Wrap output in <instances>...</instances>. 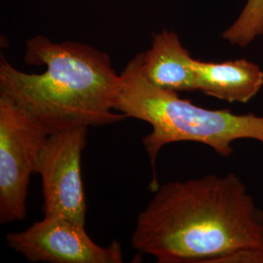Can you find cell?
<instances>
[{
  "label": "cell",
  "mask_w": 263,
  "mask_h": 263,
  "mask_svg": "<svg viewBox=\"0 0 263 263\" xmlns=\"http://www.w3.org/2000/svg\"><path fill=\"white\" fill-rule=\"evenodd\" d=\"M197 91L228 103L247 104L263 87V70L256 64L240 59L222 63L194 59Z\"/></svg>",
  "instance_id": "cell-8"
},
{
  "label": "cell",
  "mask_w": 263,
  "mask_h": 263,
  "mask_svg": "<svg viewBox=\"0 0 263 263\" xmlns=\"http://www.w3.org/2000/svg\"><path fill=\"white\" fill-rule=\"evenodd\" d=\"M132 246L159 263H212L263 249V211L233 173L170 181L137 217Z\"/></svg>",
  "instance_id": "cell-1"
},
{
  "label": "cell",
  "mask_w": 263,
  "mask_h": 263,
  "mask_svg": "<svg viewBox=\"0 0 263 263\" xmlns=\"http://www.w3.org/2000/svg\"><path fill=\"white\" fill-rule=\"evenodd\" d=\"M24 59L28 65L44 66L46 70L27 73L1 56L0 94L33 114L50 134L128 118L114 108L121 76L106 53L84 43H57L37 35L27 41Z\"/></svg>",
  "instance_id": "cell-2"
},
{
  "label": "cell",
  "mask_w": 263,
  "mask_h": 263,
  "mask_svg": "<svg viewBox=\"0 0 263 263\" xmlns=\"http://www.w3.org/2000/svg\"><path fill=\"white\" fill-rule=\"evenodd\" d=\"M86 126L54 132L41 152L44 216H60L85 226L86 197L81 174L82 152L87 145Z\"/></svg>",
  "instance_id": "cell-5"
},
{
  "label": "cell",
  "mask_w": 263,
  "mask_h": 263,
  "mask_svg": "<svg viewBox=\"0 0 263 263\" xmlns=\"http://www.w3.org/2000/svg\"><path fill=\"white\" fill-rule=\"evenodd\" d=\"M194 59L179 35L169 30L153 34L151 46L141 53V71L155 86L175 92L197 91Z\"/></svg>",
  "instance_id": "cell-7"
},
{
  "label": "cell",
  "mask_w": 263,
  "mask_h": 263,
  "mask_svg": "<svg viewBox=\"0 0 263 263\" xmlns=\"http://www.w3.org/2000/svg\"><path fill=\"white\" fill-rule=\"evenodd\" d=\"M50 132L33 114L0 94V222L27 216L30 177L37 174Z\"/></svg>",
  "instance_id": "cell-4"
},
{
  "label": "cell",
  "mask_w": 263,
  "mask_h": 263,
  "mask_svg": "<svg viewBox=\"0 0 263 263\" xmlns=\"http://www.w3.org/2000/svg\"><path fill=\"white\" fill-rule=\"evenodd\" d=\"M263 35V0H248L235 22L223 31L230 44L246 47Z\"/></svg>",
  "instance_id": "cell-9"
},
{
  "label": "cell",
  "mask_w": 263,
  "mask_h": 263,
  "mask_svg": "<svg viewBox=\"0 0 263 263\" xmlns=\"http://www.w3.org/2000/svg\"><path fill=\"white\" fill-rule=\"evenodd\" d=\"M120 76L115 110L148 123L152 128L143 137L142 144L153 168V191L159 187L156 159L167 144L179 141L203 143L226 158L233 153L232 143L237 140L252 139L263 145V116L204 108L180 99L178 92L152 84L141 71V53L126 65Z\"/></svg>",
  "instance_id": "cell-3"
},
{
  "label": "cell",
  "mask_w": 263,
  "mask_h": 263,
  "mask_svg": "<svg viewBox=\"0 0 263 263\" xmlns=\"http://www.w3.org/2000/svg\"><path fill=\"white\" fill-rule=\"evenodd\" d=\"M6 242L11 249L31 262L122 263L121 245L108 247L95 243L85 226L60 216H44L21 232H10Z\"/></svg>",
  "instance_id": "cell-6"
}]
</instances>
